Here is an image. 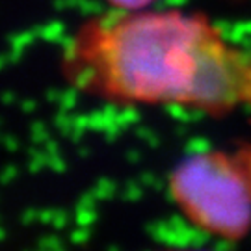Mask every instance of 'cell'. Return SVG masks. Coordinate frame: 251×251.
<instances>
[{
  "label": "cell",
  "instance_id": "6da1fadb",
  "mask_svg": "<svg viewBox=\"0 0 251 251\" xmlns=\"http://www.w3.org/2000/svg\"><path fill=\"white\" fill-rule=\"evenodd\" d=\"M97 84L140 102L203 110L251 106V56L179 11L130 13L100 25L82 54Z\"/></svg>",
  "mask_w": 251,
  "mask_h": 251
},
{
  "label": "cell",
  "instance_id": "7a4b0ae2",
  "mask_svg": "<svg viewBox=\"0 0 251 251\" xmlns=\"http://www.w3.org/2000/svg\"><path fill=\"white\" fill-rule=\"evenodd\" d=\"M171 192L184 214L220 238H240L251 227V156L203 152L180 164Z\"/></svg>",
  "mask_w": 251,
  "mask_h": 251
},
{
  "label": "cell",
  "instance_id": "3957f363",
  "mask_svg": "<svg viewBox=\"0 0 251 251\" xmlns=\"http://www.w3.org/2000/svg\"><path fill=\"white\" fill-rule=\"evenodd\" d=\"M112 4H116L119 8H125V9H138V8H144L147 4H151L152 0H110Z\"/></svg>",
  "mask_w": 251,
  "mask_h": 251
}]
</instances>
